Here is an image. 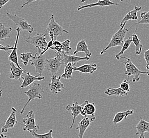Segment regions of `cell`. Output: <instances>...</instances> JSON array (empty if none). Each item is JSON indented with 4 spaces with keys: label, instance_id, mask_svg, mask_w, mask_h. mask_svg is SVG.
Instances as JSON below:
<instances>
[{
    "label": "cell",
    "instance_id": "1",
    "mask_svg": "<svg viewBox=\"0 0 149 138\" xmlns=\"http://www.w3.org/2000/svg\"><path fill=\"white\" fill-rule=\"evenodd\" d=\"M63 33H69V32L58 24L55 20L54 15H52L44 34L49 36L51 40L55 41L57 37L61 36Z\"/></svg>",
    "mask_w": 149,
    "mask_h": 138
},
{
    "label": "cell",
    "instance_id": "2",
    "mask_svg": "<svg viewBox=\"0 0 149 138\" xmlns=\"http://www.w3.org/2000/svg\"><path fill=\"white\" fill-rule=\"evenodd\" d=\"M125 26V24H123L122 27H120L119 30H118L116 33L113 34V36H112L111 38L109 44L107 46V47L104 48L100 52L101 55L104 54V53L110 48L116 47L118 46H123V44L125 42H124L125 37L129 31L128 29L124 28Z\"/></svg>",
    "mask_w": 149,
    "mask_h": 138
},
{
    "label": "cell",
    "instance_id": "3",
    "mask_svg": "<svg viewBox=\"0 0 149 138\" xmlns=\"http://www.w3.org/2000/svg\"><path fill=\"white\" fill-rule=\"evenodd\" d=\"M124 59V64L125 66V74L127 75V80H129V78L133 75V78L132 80L133 82L139 81L140 79V75L142 74H145L149 76V71L145 72L140 71L136 66L132 62L131 60L126 57H121Z\"/></svg>",
    "mask_w": 149,
    "mask_h": 138
},
{
    "label": "cell",
    "instance_id": "4",
    "mask_svg": "<svg viewBox=\"0 0 149 138\" xmlns=\"http://www.w3.org/2000/svg\"><path fill=\"white\" fill-rule=\"evenodd\" d=\"M44 92L41 84L38 83H34L29 86L28 90L26 92H24V94L28 97V100L27 102L24 105V107L21 109L20 113L23 114L27 107V105L34 99H42V93Z\"/></svg>",
    "mask_w": 149,
    "mask_h": 138
},
{
    "label": "cell",
    "instance_id": "5",
    "mask_svg": "<svg viewBox=\"0 0 149 138\" xmlns=\"http://www.w3.org/2000/svg\"><path fill=\"white\" fill-rule=\"evenodd\" d=\"M25 42L33 45L35 48H37L38 53L41 55L42 52L47 48L48 43L46 41V36L44 33H37L33 37L29 36L25 40Z\"/></svg>",
    "mask_w": 149,
    "mask_h": 138
},
{
    "label": "cell",
    "instance_id": "6",
    "mask_svg": "<svg viewBox=\"0 0 149 138\" xmlns=\"http://www.w3.org/2000/svg\"><path fill=\"white\" fill-rule=\"evenodd\" d=\"M56 56L49 60H46L45 68L52 75H56L59 71L62 64H63L61 60V53L55 52Z\"/></svg>",
    "mask_w": 149,
    "mask_h": 138
},
{
    "label": "cell",
    "instance_id": "7",
    "mask_svg": "<svg viewBox=\"0 0 149 138\" xmlns=\"http://www.w3.org/2000/svg\"><path fill=\"white\" fill-rule=\"evenodd\" d=\"M24 126L22 128L24 131H29L30 133L36 132L40 129L39 125H36L35 116L33 110L28 113L26 117L23 119Z\"/></svg>",
    "mask_w": 149,
    "mask_h": 138
},
{
    "label": "cell",
    "instance_id": "8",
    "mask_svg": "<svg viewBox=\"0 0 149 138\" xmlns=\"http://www.w3.org/2000/svg\"><path fill=\"white\" fill-rule=\"evenodd\" d=\"M6 15L18 26V28L21 31H27L30 33H33L34 28L24 19L19 17L17 15H12L10 13H7Z\"/></svg>",
    "mask_w": 149,
    "mask_h": 138
},
{
    "label": "cell",
    "instance_id": "9",
    "mask_svg": "<svg viewBox=\"0 0 149 138\" xmlns=\"http://www.w3.org/2000/svg\"><path fill=\"white\" fill-rule=\"evenodd\" d=\"M46 64V59L45 55H39L37 53L31 62V65L34 66L36 72L39 77H42V74L45 68Z\"/></svg>",
    "mask_w": 149,
    "mask_h": 138
},
{
    "label": "cell",
    "instance_id": "10",
    "mask_svg": "<svg viewBox=\"0 0 149 138\" xmlns=\"http://www.w3.org/2000/svg\"><path fill=\"white\" fill-rule=\"evenodd\" d=\"M96 117L95 115H93L91 116L86 115L84 116L79 123H78V126L76 130H79L78 135L79 138H83L84 134L86 132V129L90 126L91 123L95 120Z\"/></svg>",
    "mask_w": 149,
    "mask_h": 138
},
{
    "label": "cell",
    "instance_id": "11",
    "mask_svg": "<svg viewBox=\"0 0 149 138\" xmlns=\"http://www.w3.org/2000/svg\"><path fill=\"white\" fill-rule=\"evenodd\" d=\"M88 102H89L88 100H85L84 102L81 105H79L78 102H75L72 105L69 104V105H66V106L65 107L66 110L68 111L71 112V115L73 117L71 125L70 127V129H72L73 126L74 125L76 117L80 114L81 112L84 108V106L86 105V104H88Z\"/></svg>",
    "mask_w": 149,
    "mask_h": 138
},
{
    "label": "cell",
    "instance_id": "12",
    "mask_svg": "<svg viewBox=\"0 0 149 138\" xmlns=\"http://www.w3.org/2000/svg\"><path fill=\"white\" fill-rule=\"evenodd\" d=\"M61 76L57 77L56 75H52L51 83L48 85L51 93L56 94L61 92L64 88V84L61 81Z\"/></svg>",
    "mask_w": 149,
    "mask_h": 138
},
{
    "label": "cell",
    "instance_id": "13",
    "mask_svg": "<svg viewBox=\"0 0 149 138\" xmlns=\"http://www.w3.org/2000/svg\"><path fill=\"white\" fill-rule=\"evenodd\" d=\"M17 112V111L16 110V109L12 107L11 114L8 118L4 125L1 128V132L2 133H7L8 130L13 129L15 126V124L18 123L16 118Z\"/></svg>",
    "mask_w": 149,
    "mask_h": 138
},
{
    "label": "cell",
    "instance_id": "14",
    "mask_svg": "<svg viewBox=\"0 0 149 138\" xmlns=\"http://www.w3.org/2000/svg\"><path fill=\"white\" fill-rule=\"evenodd\" d=\"M25 75L24 77H21V79H23V81L20 85V87H19L20 89H23L31 86L33 82L36 80L42 81L45 80L44 77H39L38 75L33 76L31 75L29 72H27L26 73V71L24 72Z\"/></svg>",
    "mask_w": 149,
    "mask_h": 138
},
{
    "label": "cell",
    "instance_id": "15",
    "mask_svg": "<svg viewBox=\"0 0 149 138\" xmlns=\"http://www.w3.org/2000/svg\"><path fill=\"white\" fill-rule=\"evenodd\" d=\"M16 30L17 31V34L16 39H15V46L13 47V49L12 50L11 53L9 55L8 60L12 63L16 64L17 67H18L19 69H21V66H20V65L19 64L18 54H17V46H18V41H19V36H20L21 30L18 28H17Z\"/></svg>",
    "mask_w": 149,
    "mask_h": 138
},
{
    "label": "cell",
    "instance_id": "16",
    "mask_svg": "<svg viewBox=\"0 0 149 138\" xmlns=\"http://www.w3.org/2000/svg\"><path fill=\"white\" fill-rule=\"evenodd\" d=\"M136 135H140L139 138H145V132H149V122L144 120L142 117H141L139 122L137 123L136 126Z\"/></svg>",
    "mask_w": 149,
    "mask_h": 138
},
{
    "label": "cell",
    "instance_id": "17",
    "mask_svg": "<svg viewBox=\"0 0 149 138\" xmlns=\"http://www.w3.org/2000/svg\"><path fill=\"white\" fill-rule=\"evenodd\" d=\"M62 53L63 54V56H64V58L62 60V62L63 64H65V66L69 63H72L74 66L75 64L78 63L80 61H89L90 59V57H86V56L84 57H79V56H75V55H68V54H66L64 52H62Z\"/></svg>",
    "mask_w": 149,
    "mask_h": 138
},
{
    "label": "cell",
    "instance_id": "18",
    "mask_svg": "<svg viewBox=\"0 0 149 138\" xmlns=\"http://www.w3.org/2000/svg\"><path fill=\"white\" fill-rule=\"evenodd\" d=\"M119 4L117 3H115L110 0H102V1H98L97 3L89 4L82 6H79L78 8V11H80L82 9H86L88 8H93L95 6H100V7H104V6H118Z\"/></svg>",
    "mask_w": 149,
    "mask_h": 138
},
{
    "label": "cell",
    "instance_id": "19",
    "mask_svg": "<svg viewBox=\"0 0 149 138\" xmlns=\"http://www.w3.org/2000/svg\"><path fill=\"white\" fill-rule=\"evenodd\" d=\"M11 72L9 75V78L10 79H15V80H18L21 82V78L22 75L24 73L25 70L22 69H19L18 67L15 66V64L12 62L10 64Z\"/></svg>",
    "mask_w": 149,
    "mask_h": 138
},
{
    "label": "cell",
    "instance_id": "20",
    "mask_svg": "<svg viewBox=\"0 0 149 138\" xmlns=\"http://www.w3.org/2000/svg\"><path fill=\"white\" fill-rule=\"evenodd\" d=\"M142 9V7H138V6H135L134 9L132 10L131 11L127 13L125 17L123 18L122 21L120 24V27H122L123 24H126L127 21L128 20H138V17H137V12L140 11Z\"/></svg>",
    "mask_w": 149,
    "mask_h": 138
},
{
    "label": "cell",
    "instance_id": "21",
    "mask_svg": "<svg viewBox=\"0 0 149 138\" xmlns=\"http://www.w3.org/2000/svg\"><path fill=\"white\" fill-rule=\"evenodd\" d=\"M97 65L95 63L86 64L79 67H74L73 71H79L83 73L92 75L93 72H95L97 70Z\"/></svg>",
    "mask_w": 149,
    "mask_h": 138
},
{
    "label": "cell",
    "instance_id": "22",
    "mask_svg": "<svg viewBox=\"0 0 149 138\" xmlns=\"http://www.w3.org/2000/svg\"><path fill=\"white\" fill-rule=\"evenodd\" d=\"M79 52L84 53L86 55V57H90L92 55V53L90 52L89 48H88V45H86L85 40H84V39L81 40L78 43L76 49L73 52V54L75 55Z\"/></svg>",
    "mask_w": 149,
    "mask_h": 138
},
{
    "label": "cell",
    "instance_id": "23",
    "mask_svg": "<svg viewBox=\"0 0 149 138\" xmlns=\"http://www.w3.org/2000/svg\"><path fill=\"white\" fill-rule=\"evenodd\" d=\"M133 114H134L133 109H128L126 111L118 112L117 113L115 114L113 120L112 121V122L116 125L119 122H122L123 120H126L128 116L132 115Z\"/></svg>",
    "mask_w": 149,
    "mask_h": 138
},
{
    "label": "cell",
    "instance_id": "24",
    "mask_svg": "<svg viewBox=\"0 0 149 138\" xmlns=\"http://www.w3.org/2000/svg\"><path fill=\"white\" fill-rule=\"evenodd\" d=\"M104 93L108 96H125L127 95V93L124 91L121 88H108L104 91Z\"/></svg>",
    "mask_w": 149,
    "mask_h": 138
},
{
    "label": "cell",
    "instance_id": "25",
    "mask_svg": "<svg viewBox=\"0 0 149 138\" xmlns=\"http://www.w3.org/2000/svg\"><path fill=\"white\" fill-rule=\"evenodd\" d=\"M11 27H5L4 25L0 22V41L11 37V33L12 31Z\"/></svg>",
    "mask_w": 149,
    "mask_h": 138
},
{
    "label": "cell",
    "instance_id": "26",
    "mask_svg": "<svg viewBox=\"0 0 149 138\" xmlns=\"http://www.w3.org/2000/svg\"><path fill=\"white\" fill-rule=\"evenodd\" d=\"M132 40L135 46V54L136 55H140L142 50V44H141L140 40L136 33H133L132 35Z\"/></svg>",
    "mask_w": 149,
    "mask_h": 138
},
{
    "label": "cell",
    "instance_id": "27",
    "mask_svg": "<svg viewBox=\"0 0 149 138\" xmlns=\"http://www.w3.org/2000/svg\"><path fill=\"white\" fill-rule=\"evenodd\" d=\"M73 64L69 63L65 66L64 72L61 75L62 78L66 79H71L72 78V73L73 71Z\"/></svg>",
    "mask_w": 149,
    "mask_h": 138
},
{
    "label": "cell",
    "instance_id": "28",
    "mask_svg": "<svg viewBox=\"0 0 149 138\" xmlns=\"http://www.w3.org/2000/svg\"><path fill=\"white\" fill-rule=\"evenodd\" d=\"M132 43V40L131 37H130L129 38L126 40L123 44V46H122V48L120 50V51L115 55V59H116L117 60H119V59H120V57H121V55H123V53L129 48Z\"/></svg>",
    "mask_w": 149,
    "mask_h": 138
},
{
    "label": "cell",
    "instance_id": "29",
    "mask_svg": "<svg viewBox=\"0 0 149 138\" xmlns=\"http://www.w3.org/2000/svg\"><path fill=\"white\" fill-rule=\"evenodd\" d=\"M34 58V56H33L32 53L28 52V53H23L20 55V59H21L22 63L24 64V66H27L28 63L31 62Z\"/></svg>",
    "mask_w": 149,
    "mask_h": 138
},
{
    "label": "cell",
    "instance_id": "30",
    "mask_svg": "<svg viewBox=\"0 0 149 138\" xmlns=\"http://www.w3.org/2000/svg\"><path fill=\"white\" fill-rule=\"evenodd\" d=\"M84 109L86 112V115L89 116H91L95 115V107L93 102L89 103L88 102L84 106Z\"/></svg>",
    "mask_w": 149,
    "mask_h": 138
},
{
    "label": "cell",
    "instance_id": "31",
    "mask_svg": "<svg viewBox=\"0 0 149 138\" xmlns=\"http://www.w3.org/2000/svg\"><path fill=\"white\" fill-rule=\"evenodd\" d=\"M141 20L136 24H149V11L142 12L140 14Z\"/></svg>",
    "mask_w": 149,
    "mask_h": 138
},
{
    "label": "cell",
    "instance_id": "32",
    "mask_svg": "<svg viewBox=\"0 0 149 138\" xmlns=\"http://www.w3.org/2000/svg\"><path fill=\"white\" fill-rule=\"evenodd\" d=\"M53 132V130H50L47 133L44 134H38L36 132H32L31 133V135L35 138H54L52 137Z\"/></svg>",
    "mask_w": 149,
    "mask_h": 138
},
{
    "label": "cell",
    "instance_id": "33",
    "mask_svg": "<svg viewBox=\"0 0 149 138\" xmlns=\"http://www.w3.org/2000/svg\"><path fill=\"white\" fill-rule=\"evenodd\" d=\"M70 40L69 39L65 40L62 43V52L66 54H69L72 51V48L70 47Z\"/></svg>",
    "mask_w": 149,
    "mask_h": 138
},
{
    "label": "cell",
    "instance_id": "34",
    "mask_svg": "<svg viewBox=\"0 0 149 138\" xmlns=\"http://www.w3.org/2000/svg\"><path fill=\"white\" fill-rule=\"evenodd\" d=\"M52 50L55 51L56 52L62 53V43L59 41L55 40L53 42V46L51 48Z\"/></svg>",
    "mask_w": 149,
    "mask_h": 138
},
{
    "label": "cell",
    "instance_id": "35",
    "mask_svg": "<svg viewBox=\"0 0 149 138\" xmlns=\"http://www.w3.org/2000/svg\"><path fill=\"white\" fill-rule=\"evenodd\" d=\"M120 88H122V90L128 93L130 90V84H129V80H124L120 84Z\"/></svg>",
    "mask_w": 149,
    "mask_h": 138
},
{
    "label": "cell",
    "instance_id": "36",
    "mask_svg": "<svg viewBox=\"0 0 149 138\" xmlns=\"http://www.w3.org/2000/svg\"><path fill=\"white\" fill-rule=\"evenodd\" d=\"M13 49V47H11L10 45L7 46H3V45H0V50L6 52L8 54H10V51H12V49Z\"/></svg>",
    "mask_w": 149,
    "mask_h": 138
},
{
    "label": "cell",
    "instance_id": "37",
    "mask_svg": "<svg viewBox=\"0 0 149 138\" xmlns=\"http://www.w3.org/2000/svg\"><path fill=\"white\" fill-rule=\"evenodd\" d=\"M143 56L146 62V69L149 70V48L148 50H146V51H145L143 54Z\"/></svg>",
    "mask_w": 149,
    "mask_h": 138
},
{
    "label": "cell",
    "instance_id": "38",
    "mask_svg": "<svg viewBox=\"0 0 149 138\" xmlns=\"http://www.w3.org/2000/svg\"><path fill=\"white\" fill-rule=\"evenodd\" d=\"M53 42H54V41H53V40H51V41H49V42L48 43L47 48H46V49H45L44 51L43 52H42L41 55H44L45 53H46V52H47V51H48L49 49H51V48L53 47Z\"/></svg>",
    "mask_w": 149,
    "mask_h": 138
},
{
    "label": "cell",
    "instance_id": "39",
    "mask_svg": "<svg viewBox=\"0 0 149 138\" xmlns=\"http://www.w3.org/2000/svg\"><path fill=\"white\" fill-rule=\"evenodd\" d=\"M9 2V0H0V9Z\"/></svg>",
    "mask_w": 149,
    "mask_h": 138
},
{
    "label": "cell",
    "instance_id": "40",
    "mask_svg": "<svg viewBox=\"0 0 149 138\" xmlns=\"http://www.w3.org/2000/svg\"><path fill=\"white\" fill-rule=\"evenodd\" d=\"M35 1H27V2L24 3V4L21 6V9L23 8L24 6H27V5H28V4H30V3H33V2H35Z\"/></svg>",
    "mask_w": 149,
    "mask_h": 138
},
{
    "label": "cell",
    "instance_id": "41",
    "mask_svg": "<svg viewBox=\"0 0 149 138\" xmlns=\"http://www.w3.org/2000/svg\"><path fill=\"white\" fill-rule=\"evenodd\" d=\"M80 114L81 115L84 116H85L87 115H86V111H85V109H84V108L82 109V110Z\"/></svg>",
    "mask_w": 149,
    "mask_h": 138
},
{
    "label": "cell",
    "instance_id": "42",
    "mask_svg": "<svg viewBox=\"0 0 149 138\" xmlns=\"http://www.w3.org/2000/svg\"><path fill=\"white\" fill-rule=\"evenodd\" d=\"M0 138H7V137L6 135H4L3 134H1L0 135Z\"/></svg>",
    "mask_w": 149,
    "mask_h": 138
},
{
    "label": "cell",
    "instance_id": "43",
    "mask_svg": "<svg viewBox=\"0 0 149 138\" xmlns=\"http://www.w3.org/2000/svg\"><path fill=\"white\" fill-rule=\"evenodd\" d=\"M0 75H1V73H0ZM2 95V90L0 89V97H1Z\"/></svg>",
    "mask_w": 149,
    "mask_h": 138
}]
</instances>
